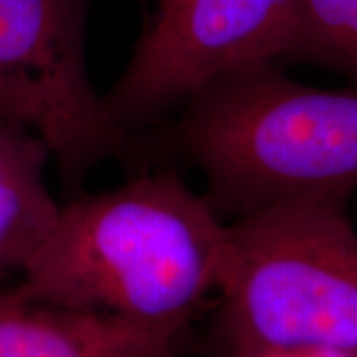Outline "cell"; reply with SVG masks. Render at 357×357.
<instances>
[{"mask_svg":"<svg viewBox=\"0 0 357 357\" xmlns=\"http://www.w3.org/2000/svg\"><path fill=\"white\" fill-rule=\"evenodd\" d=\"M230 225L177 169L61 205L55 231L10 288L30 301L118 316L177 337L229 271Z\"/></svg>","mask_w":357,"mask_h":357,"instance_id":"obj_1","label":"cell"},{"mask_svg":"<svg viewBox=\"0 0 357 357\" xmlns=\"http://www.w3.org/2000/svg\"><path fill=\"white\" fill-rule=\"evenodd\" d=\"M141 154L202 174V194L227 222L298 199L349 202L357 190V88L289 78L278 63L234 71L139 134Z\"/></svg>","mask_w":357,"mask_h":357,"instance_id":"obj_2","label":"cell"},{"mask_svg":"<svg viewBox=\"0 0 357 357\" xmlns=\"http://www.w3.org/2000/svg\"><path fill=\"white\" fill-rule=\"evenodd\" d=\"M347 204L298 199L230 220L212 336L223 357L329 349L357 356V230Z\"/></svg>","mask_w":357,"mask_h":357,"instance_id":"obj_3","label":"cell"},{"mask_svg":"<svg viewBox=\"0 0 357 357\" xmlns=\"http://www.w3.org/2000/svg\"><path fill=\"white\" fill-rule=\"evenodd\" d=\"M93 2L0 0V124L37 134L75 182L136 151V136L114 121L89 77Z\"/></svg>","mask_w":357,"mask_h":357,"instance_id":"obj_4","label":"cell"},{"mask_svg":"<svg viewBox=\"0 0 357 357\" xmlns=\"http://www.w3.org/2000/svg\"><path fill=\"white\" fill-rule=\"evenodd\" d=\"M298 0H141V29L106 95L114 121L137 136L171 119L225 75L283 63Z\"/></svg>","mask_w":357,"mask_h":357,"instance_id":"obj_5","label":"cell"},{"mask_svg":"<svg viewBox=\"0 0 357 357\" xmlns=\"http://www.w3.org/2000/svg\"><path fill=\"white\" fill-rule=\"evenodd\" d=\"M177 337L0 289V357H174Z\"/></svg>","mask_w":357,"mask_h":357,"instance_id":"obj_6","label":"cell"},{"mask_svg":"<svg viewBox=\"0 0 357 357\" xmlns=\"http://www.w3.org/2000/svg\"><path fill=\"white\" fill-rule=\"evenodd\" d=\"M48 146L24 128L0 124V276L22 273L60 220L47 185Z\"/></svg>","mask_w":357,"mask_h":357,"instance_id":"obj_7","label":"cell"},{"mask_svg":"<svg viewBox=\"0 0 357 357\" xmlns=\"http://www.w3.org/2000/svg\"><path fill=\"white\" fill-rule=\"evenodd\" d=\"M283 63H307L357 79V0H298L293 45Z\"/></svg>","mask_w":357,"mask_h":357,"instance_id":"obj_8","label":"cell"},{"mask_svg":"<svg viewBox=\"0 0 357 357\" xmlns=\"http://www.w3.org/2000/svg\"><path fill=\"white\" fill-rule=\"evenodd\" d=\"M240 357H357L354 354H347L341 351L329 349H284V351H263L253 352L248 356Z\"/></svg>","mask_w":357,"mask_h":357,"instance_id":"obj_9","label":"cell"}]
</instances>
